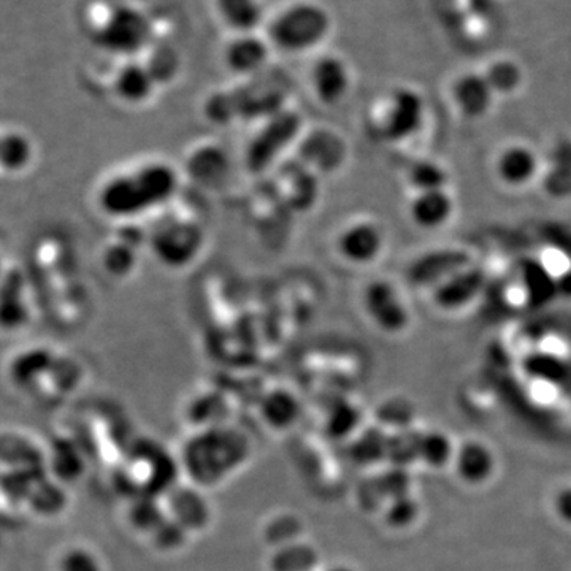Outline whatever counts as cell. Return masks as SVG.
I'll return each instance as SVG.
<instances>
[{
    "instance_id": "cell-1",
    "label": "cell",
    "mask_w": 571,
    "mask_h": 571,
    "mask_svg": "<svg viewBox=\"0 0 571 571\" xmlns=\"http://www.w3.org/2000/svg\"><path fill=\"white\" fill-rule=\"evenodd\" d=\"M183 172L162 156H141L107 170L94 184L97 214L120 224L158 215L179 197Z\"/></svg>"
},
{
    "instance_id": "cell-2",
    "label": "cell",
    "mask_w": 571,
    "mask_h": 571,
    "mask_svg": "<svg viewBox=\"0 0 571 571\" xmlns=\"http://www.w3.org/2000/svg\"><path fill=\"white\" fill-rule=\"evenodd\" d=\"M207 245V228L196 214L175 208V202L156 216L145 233V246L161 266L181 270L193 266Z\"/></svg>"
},
{
    "instance_id": "cell-3",
    "label": "cell",
    "mask_w": 571,
    "mask_h": 571,
    "mask_svg": "<svg viewBox=\"0 0 571 571\" xmlns=\"http://www.w3.org/2000/svg\"><path fill=\"white\" fill-rule=\"evenodd\" d=\"M304 131L301 118L289 108H280L260 118L256 127H251L243 146V162L246 169L253 173L270 170L288 149L295 148Z\"/></svg>"
},
{
    "instance_id": "cell-4",
    "label": "cell",
    "mask_w": 571,
    "mask_h": 571,
    "mask_svg": "<svg viewBox=\"0 0 571 571\" xmlns=\"http://www.w3.org/2000/svg\"><path fill=\"white\" fill-rule=\"evenodd\" d=\"M426 121V104L410 88L392 89L367 118V132L374 141L400 145L420 134Z\"/></svg>"
},
{
    "instance_id": "cell-5",
    "label": "cell",
    "mask_w": 571,
    "mask_h": 571,
    "mask_svg": "<svg viewBox=\"0 0 571 571\" xmlns=\"http://www.w3.org/2000/svg\"><path fill=\"white\" fill-rule=\"evenodd\" d=\"M385 226L370 215H353L337 226L332 235V251L347 267L374 266L385 254Z\"/></svg>"
},
{
    "instance_id": "cell-6",
    "label": "cell",
    "mask_w": 571,
    "mask_h": 571,
    "mask_svg": "<svg viewBox=\"0 0 571 571\" xmlns=\"http://www.w3.org/2000/svg\"><path fill=\"white\" fill-rule=\"evenodd\" d=\"M330 31L326 10L312 2L295 3L277 16L270 27V38L280 50L304 53L318 47Z\"/></svg>"
},
{
    "instance_id": "cell-7",
    "label": "cell",
    "mask_w": 571,
    "mask_h": 571,
    "mask_svg": "<svg viewBox=\"0 0 571 571\" xmlns=\"http://www.w3.org/2000/svg\"><path fill=\"white\" fill-rule=\"evenodd\" d=\"M359 304L365 319L378 332L397 337L406 332L411 324V308L406 295L389 278H372L359 294Z\"/></svg>"
},
{
    "instance_id": "cell-8",
    "label": "cell",
    "mask_w": 571,
    "mask_h": 571,
    "mask_svg": "<svg viewBox=\"0 0 571 571\" xmlns=\"http://www.w3.org/2000/svg\"><path fill=\"white\" fill-rule=\"evenodd\" d=\"M151 37L149 21L141 12L129 5H118L102 26L94 33L97 41L107 53L125 56L137 54L148 44Z\"/></svg>"
},
{
    "instance_id": "cell-9",
    "label": "cell",
    "mask_w": 571,
    "mask_h": 571,
    "mask_svg": "<svg viewBox=\"0 0 571 571\" xmlns=\"http://www.w3.org/2000/svg\"><path fill=\"white\" fill-rule=\"evenodd\" d=\"M309 86L323 107H339L350 94L353 76L347 62L339 56H321L309 71Z\"/></svg>"
},
{
    "instance_id": "cell-10",
    "label": "cell",
    "mask_w": 571,
    "mask_h": 571,
    "mask_svg": "<svg viewBox=\"0 0 571 571\" xmlns=\"http://www.w3.org/2000/svg\"><path fill=\"white\" fill-rule=\"evenodd\" d=\"M295 148L299 149V161L305 163L318 177L339 172L347 161L327 153L329 148L330 151H347L343 138L330 129H315V131L305 129Z\"/></svg>"
},
{
    "instance_id": "cell-11",
    "label": "cell",
    "mask_w": 571,
    "mask_h": 571,
    "mask_svg": "<svg viewBox=\"0 0 571 571\" xmlns=\"http://www.w3.org/2000/svg\"><path fill=\"white\" fill-rule=\"evenodd\" d=\"M539 156L525 143L505 145L494 162L497 179L511 190L529 186L539 175Z\"/></svg>"
},
{
    "instance_id": "cell-12",
    "label": "cell",
    "mask_w": 571,
    "mask_h": 571,
    "mask_svg": "<svg viewBox=\"0 0 571 571\" xmlns=\"http://www.w3.org/2000/svg\"><path fill=\"white\" fill-rule=\"evenodd\" d=\"M455 211V198L449 187L413 193L409 204L411 221L424 231L444 228Z\"/></svg>"
},
{
    "instance_id": "cell-13",
    "label": "cell",
    "mask_w": 571,
    "mask_h": 571,
    "mask_svg": "<svg viewBox=\"0 0 571 571\" xmlns=\"http://www.w3.org/2000/svg\"><path fill=\"white\" fill-rule=\"evenodd\" d=\"M37 159L34 138L21 127H0V173L20 177L29 172Z\"/></svg>"
},
{
    "instance_id": "cell-14",
    "label": "cell",
    "mask_w": 571,
    "mask_h": 571,
    "mask_svg": "<svg viewBox=\"0 0 571 571\" xmlns=\"http://www.w3.org/2000/svg\"><path fill=\"white\" fill-rule=\"evenodd\" d=\"M184 166L193 180L205 186H214L226 180L231 169V159L218 143L204 142L190 148Z\"/></svg>"
},
{
    "instance_id": "cell-15",
    "label": "cell",
    "mask_w": 571,
    "mask_h": 571,
    "mask_svg": "<svg viewBox=\"0 0 571 571\" xmlns=\"http://www.w3.org/2000/svg\"><path fill=\"white\" fill-rule=\"evenodd\" d=\"M156 78L151 69L131 61L118 71L113 80V94L121 104L142 107L155 96Z\"/></svg>"
},
{
    "instance_id": "cell-16",
    "label": "cell",
    "mask_w": 571,
    "mask_h": 571,
    "mask_svg": "<svg viewBox=\"0 0 571 571\" xmlns=\"http://www.w3.org/2000/svg\"><path fill=\"white\" fill-rule=\"evenodd\" d=\"M224 61L229 71L235 75H254L267 64V44L263 38L253 36V34H242L233 38L226 48Z\"/></svg>"
},
{
    "instance_id": "cell-17",
    "label": "cell",
    "mask_w": 571,
    "mask_h": 571,
    "mask_svg": "<svg viewBox=\"0 0 571 571\" xmlns=\"http://www.w3.org/2000/svg\"><path fill=\"white\" fill-rule=\"evenodd\" d=\"M482 286V274L476 268L465 266L441 281L438 286L437 302L444 308H461L478 295Z\"/></svg>"
},
{
    "instance_id": "cell-18",
    "label": "cell",
    "mask_w": 571,
    "mask_h": 571,
    "mask_svg": "<svg viewBox=\"0 0 571 571\" xmlns=\"http://www.w3.org/2000/svg\"><path fill=\"white\" fill-rule=\"evenodd\" d=\"M494 90L486 78L478 75H466L454 86V100L464 117L482 118L489 110Z\"/></svg>"
},
{
    "instance_id": "cell-19",
    "label": "cell",
    "mask_w": 571,
    "mask_h": 571,
    "mask_svg": "<svg viewBox=\"0 0 571 571\" xmlns=\"http://www.w3.org/2000/svg\"><path fill=\"white\" fill-rule=\"evenodd\" d=\"M219 15L231 29L253 34L263 23L264 10L259 0H216Z\"/></svg>"
},
{
    "instance_id": "cell-20",
    "label": "cell",
    "mask_w": 571,
    "mask_h": 571,
    "mask_svg": "<svg viewBox=\"0 0 571 571\" xmlns=\"http://www.w3.org/2000/svg\"><path fill=\"white\" fill-rule=\"evenodd\" d=\"M455 462L462 478L473 484L486 482L494 472V458L489 449L478 441H469L455 449Z\"/></svg>"
},
{
    "instance_id": "cell-21",
    "label": "cell",
    "mask_w": 571,
    "mask_h": 571,
    "mask_svg": "<svg viewBox=\"0 0 571 571\" xmlns=\"http://www.w3.org/2000/svg\"><path fill=\"white\" fill-rule=\"evenodd\" d=\"M406 183L411 193L421 191L445 190L449 187V175L447 167L432 159L413 163L406 173Z\"/></svg>"
},
{
    "instance_id": "cell-22",
    "label": "cell",
    "mask_w": 571,
    "mask_h": 571,
    "mask_svg": "<svg viewBox=\"0 0 571 571\" xmlns=\"http://www.w3.org/2000/svg\"><path fill=\"white\" fill-rule=\"evenodd\" d=\"M100 257H102V267L106 268L107 274L120 278L131 275L137 264L138 254L135 251L134 242L120 236L104 246Z\"/></svg>"
},
{
    "instance_id": "cell-23",
    "label": "cell",
    "mask_w": 571,
    "mask_h": 571,
    "mask_svg": "<svg viewBox=\"0 0 571 571\" xmlns=\"http://www.w3.org/2000/svg\"><path fill=\"white\" fill-rule=\"evenodd\" d=\"M486 80L494 93H496V90L508 93V90L517 88L519 76L517 71H514L513 65L507 64L494 68Z\"/></svg>"
},
{
    "instance_id": "cell-24",
    "label": "cell",
    "mask_w": 571,
    "mask_h": 571,
    "mask_svg": "<svg viewBox=\"0 0 571 571\" xmlns=\"http://www.w3.org/2000/svg\"><path fill=\"white\" fill-rule=\"evenodd\" d=\"M554 510L563 521L571 524V486L563 487L554 497Z\"/></svg>"
}]
</instances>
